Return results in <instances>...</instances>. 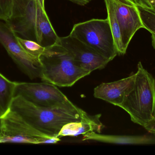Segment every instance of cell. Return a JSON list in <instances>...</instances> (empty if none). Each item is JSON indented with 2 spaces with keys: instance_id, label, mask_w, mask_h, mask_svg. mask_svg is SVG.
Returning <instances> with one entry per match:
<instances>
[{
  "instance_id": "5b68a950",
  "label": "cell",
  "mask_w": 155,
  "mask_h": 155,
  "mask_svg": "<svg viewBox=\"0 0 155 155\" xmlns=\"http://www.w3.org/2000/svg\"><path fill=\"white\" fill-rule=\"evenodd\" d=\"M70 35L110 61L118 55L107 18L93 19L76 24Z\"/></svg>"
},
{
  "instance_id": "8fae6325",
  "label": "cell",
  "mask_w": 155,
  "mask_h": 155,
  "mask_svg": "<svg viewBox=\"0 0 155 155\" xmlns=\"http://www.w3.org/2000/svg\"><path fill=\"white\" fill-rule=\"evenodd\" d=\"M135 76V73L115 82L102 83L94 89V96L119 106L133 88Z\"/></svg>"
},
{
  "instance_id": "ffe728a7",
  "label": "cell",
  "mask_w": 155,
  "mask_h": 155,
  "mask_svg": "<svg viewBox=\"0 0 155 155\" xmlns=\"http://www.w3.org/2000/svg\"><path fill=\"white\" fill-rule=\"evenodd\" d=\"M68 1H71L79 5H84L88 3L92 0H68Z\"/></svg>"
},
{
  "instance_id": "7402d4cb",
  "label": "cell",
  "mask_w": 155,
  "mask_h": 155,
  "mask_svg": "<svg viewBox=\"0 0 155 155\" xmlns=\"http://www.w3.org/2000/svg\"><path fill=\"white\" fill-rule=\"evenodd\" d=\"M152 45L155 49V35H152Z\"/></svg>"
},
{
  "instance_id": "4fadbf2b",
  "label": "cell",
  "mask_w": 155,
  "mask_h": 155,
  "mask_svg": "<svg viewBox=\"0 0 155 155\" xmlns=\"http://www.w3.org/2000/svg\"><path fill=\"white\" fill-rule=\"evenodd\" d=\"M83 136V141L91 140L106 143L132 145L155 144V138L146 135H112L93 132Z\"/></svg>"
},
{
  "instance_id": "3957f363",
  "label": "cell",
  "mask_w": 155,
  "mask_h": 155,
  "mask_svg": "<svg viewBox=\"0 0 155 155\" xmlns=\"http://www.w3.org/2000/svg\"><path fill=\"white\" fill-rule=\"evenodd\" d=\"M40 60L41 80L59 87H71L90 74L78 66L68 52L57 43L45 47Z\"/></svg>"
},
{
  "instance_id": "603a6c76",
  "label": "cell",
  "mask_w": 155,
  "mask_h": 155,
  "mask_svg": "<svg viewBox=\"0 0 155 155\" xmlns=\"http://www.w3.org/2000/svg\"><path fill=\"white\" fill-rule=\"evenodd\" d=\"M2 117H0V137H1V132H2Z\"/></svg>"
},
{
  "instance_id": "9a60e30c",
  "label": "cell",
  "mask_w": 155,
  "mask_h": 155,
  "mask_svg": "<svg viewBox=\"0 0 155 155\" xmlns=\"http://www.w3.org/2000/svg\"><path fill=\"white\" fill-rule=\"evenodd\" d=\"M104 2L107 11V18L109 21L112 34L118 55H124L126 51H125L124 49L121 30L117 19L113 0H104Z\"/></svg>"
},
{
  "instance_id": "ac0fdd59",
  "label": "cell",
  "mask_w": 155,
  "mask_h": 155,
  "mask_svg": "<svg viewBox=\"0 0 155 155\" xmlns=\"http://www.w3.org/2000/svg\"><path fill=\"white\" fill-rule=\"evenodd\" d=\"M137 5L155 10V0H133Z\"/></svg>"
},
{
  "instance_id": "8992f818",
  "label": "cell",
  "mask_w": 155,
  "mask_h": 155,
  "mask_svg": "<svg viewBox=\"0 0 155 155\" xmlns=\"http://www.w3.org/2000/svg\"><path fill=\"white\" fill-rule=\"evenodd\" d=\"M20 96L34 104L49 109L80 111L56 86L50 83L16 82L14 96Z\"/></svg>"
},
{
  "instance_id": "277c9868",
  "label": "cell",
  "mask_w": 155,
  "mask_h": 155,
  "mask_svg": "<svg viewBox=\"0 0 155 155\" xmlns=\"http://www.w3.org/2000/svg\"><path fill=\"white\" fill-rule=\"evenodd\" d=\"M135 74L134 86L119 107L134 123L144 127L155 117V78L140 62Z\"/></svg>"
},
{
  "instance_id": "30bf717a",
  "label": "cell",
  "mask_w": 155,
  "mask_h": 155,
  "mask_svg": "<svg viewBox=\"0 0 155 155\" xmlns=\"http://www.w3.org/2000/svg\"><path fill=\"white\" fill-rule=\"evenodd\" d=\"M125 51L136 32L144 28L137 5L133 0H113Z\"/></svg>"
},
{
  "instance_id": "52a82bcc",
  "label": "cell",
  "mask_w": 155,
  "mask_h": 155,
  "mask_svg": "<svg viewBox=\"0 0 155 155\" xmlns=\"http://www.w3.org/2000/svg\"><path fill=\"white\" fill-rule=\"evenodd\" d=\"M60 137L45 134L33 127L18 113L9 110L2 117L0 143L56 144Z\"/></svg>"
},
{
  "instance_id": "ba28073f",
  "label": "cell",
  "mask_w": 155,
  "mask_h": 155,
  "mask_svg": "<svg viewBox=\"0 0 155 155\" xmlns=\"http://www.w3.org/2000/svg\"><path fill=\"white\" fill-rule=\"evenodd\" d=\"M0 43L19 69L31 80L40 78V58L29 54L17 39V35L5 22H0Z\"/></svg>"
},
{
  "instance_id": "5bb4252c",
  "label": "cell",
  "mask_w": 155,
  "mask_h": 155,
  "mask_svg": "<svg viewBox=\"0 0 155 155\" xmlns=\"http://www.w3.org/2000/svg\"><path fill=\"white\" fill-rule=\"evenodd\" d=\"M16 82L10 81L0 73V117L10 110L14 97Z\"/></svg>"
},
{
  "instance_id": "7a4b0ae2",
  "label": "cell",
  "mask_w": 155,
  "mask_h": 155,
  "mask_svg": "<svg viewBox=\"0 0 155 155\" xmlns=\"http://www.w3.org/2000/svg\"><path fill=\"white\" fill-rule=\"evenodd\" d=\"M10 109L18 113L41 133L57 137L64 126L71 122L80 121L87 115L83 110L73 111L42 107L20 96H14Z\"/></svg>"
},
{
  "instance_id": "e0dca14e",
  "label": "cell",
  "mask_w": 155,
  "mask_h": 155,
  "mask_svg": "<svg viewBox=\"0 0 155 155\" xmlns=\"http://www.w3.org/2000/svg\"><path fill=\"white\" fill-rule=\"evenodd\" d=\"M17 39L23 48L29 54L35 57L40 58V56L45 51V47L35 41L24 39L18 35Z\"/></svg>"
},
{
  "instance_id": "6da1fadb",
  "label": "cell",
  "mask_w": 155,
  "mask_h": 155,
  "mask_svg": "<svg viewBox=\"0 0 155 155\" xmlns=\"http://www.w3.org/2000/svg\"><path fill=\"white\" fill-rule=\"evenodd\" d=\"M5 22L17 35L43 47L53 45L59 40L45 9L35 0H13L12 14Z\"/></svg>"
},
{
  "instance_id": "9c48e42d",
  "label": "cell",
  "mask_w": 155,
  "mask_h": 155,
  "mask_svg": "<svg viewBox=\"0 0 155 155\" xmlns=\"http://www.w3.org/2000/svg\"><path fill=\"white\" fill-rule=\"evenodd\" d=\"M57 43L68 52L78 66L89 72L103 69L110 62L70 35L59 37Z\"/></svg>"
},
{
  "instance_id": "44dd1931",
  "label": "cell",
  "mask_w": 155,
  "mask_h": 155,
  "mask_svg": "<svg viewBox=\"0 0 155 155\" xmlns=\"http://www.w3.org/2000/svg\"><path fill=\"white\" fill-rule=\"evenodd\" d=\"M37 2L40 4V5L44 9H45V0H35Z\"/></svg>"
},
{
  "instance_id": "7c38bea8",
  "label": "cell",
  "mask_w": 155,
  "mask_h": 155,
  "mask_svg": "<svg viewBox=\"0 0 155 155\" xmlns=\"http://www.w3.org/2000/svg\"><path fill=\"white\" fill-rule=\"evenodd\" d=\"M101 114L89 115L87 114L80 121L71 122L63 126L58 134V137L76 136L88 133H100L104 127L100 120Z\"/></svg>"
},
{
  "instance_id": "2e32d148",
  "label": "cell",
  "mask_w": 155,
  "mask_h": 155,
  "mask_svg": "<svg viewBox=\"0 0 155 155\" xmlns=\"http://www.w3.org/2000/svg\"><path fill=\"white\" fill-rule=\"evenodd\" d=\"M137 5L144 28L155 35V10Z\"/></svg>"
},
{
  "instance_id": "d6986e66",
  "label": "cell",
  "mask_w": 155,
  "mask_h": 155,
  "mask_svg": "<svg viewBox=\"0 0 155 155\" xmlns=\"http://www.w3.org/2000/svg\"><path fill=\"white\" fill-rule=\"evenodd\" d=\"M144 127L150 133L155 135V117L146 125Z\"/></svg>"
}]
</instances>
